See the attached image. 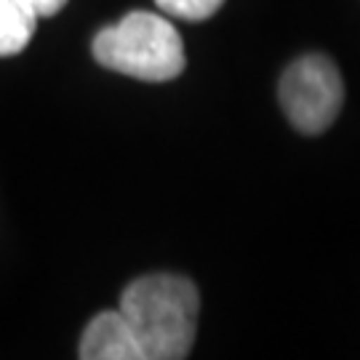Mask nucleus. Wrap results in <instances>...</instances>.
Wrapping results in <instances>:
<instances>
[{
    "label": "nucleus",
    "mask_w": 360,
    "mask_h": 360,
    "mask_svg": "<svg viewBox=\"0 0 360 360\" xmlns=\"http://www.w3.org/2000/svg\"><path fill=\"white\" fill-rule=\"evenodd\" d=\"M281 107L291 126L307 136H318L336 120L345 102V83L339 67L323 56H299L281 77Z\"/></svg>",
    "instance_id": "3"
},
{
    "label": "nucleus",
    "mask_w": 360,
    "mask_h": 360,
    "mask_svg": "<svg viewBox=\"0 0 360 360\" xmlns=\"http://www.w3.org/2000/svg\"><path fill=\"white\" fill-rule=\"evenodd\" d=\"M25 3L38 13V16H53V13H59L65 8L67 0H25Z\"/></svg>",
    "instance_id": "7"
},
{
    "label": "nucleus",
    "mask_w": 360,
    "mask_h": 360,
    "mask_svg": "<svg viewBox=\"0 0 360 360\" xmlns=\"http://www.w3.org/2000/svg\"><path fill=\"white\" fill-rule=\"evenodd\" d=\"M117 309L129 321L144 360L190 355L200 315V296L190 278L168 272L136 278L126 285Z\"/></svg>",
    "instance_id": "1"
},
{
    "label": "nucleus",
    "mask_w": 360,
    "mask_h": 360,
    "mask_svg": "<svg viewBox=\"0 0 360 360\" xmlns=\"http://www.w3.org/2000/svg\"><path fill=\"white\" fill-rule=\"evenodd\" d=\"M38 13L25 0H0V56L25 51L35 35Z\"/></svg>",
    "instance_id": "5"
},
{
    "label": "nucleus",
    "mask_w": 360,
    "mask_h": 360,
    "mask_svg": "<svg viewBox=\"0 0 360 360\" xmlns=\"http://www.w3.org/2000/svg\"><path fill=\"white\" fill-rule=\"evenodd\" d=\"M158 8L184 22H203L224 6V0H155Z\"/></svg>",
    "instance_id": "6"
},
{
    "label": "nucleus",
    "mask_w": 360,
    "mask_h": 360,
    "mask_svg": "<svg viewBox=\"0 0 360 360\" xmlns=\"http://www.w3.org/2000/svg\"><path fill=\"white\" fill-rule=\"evenodd\" d=\"M77 355L83 360H144L142 347L120 309L99 312L86 326Z\"/></svg>",
    "instance_id": "4"
},
{
    "label": "nucleus",
    "mask_w": 360,
    "mask_h": 360,
    "mask_svg": "<svg viewBox=\"0 0 360 360\" xmlns=\"http://www.w3.org/2000/svg\"><path fill=\"white\" fill-rule=\"evenodd\" d=\"M94 59L120 75L150 83L174 80L184 72L187 56L174 25L153 11H131L94 38Z\"/></svg>",
    "instance_id": "2"
}]
</instances>
